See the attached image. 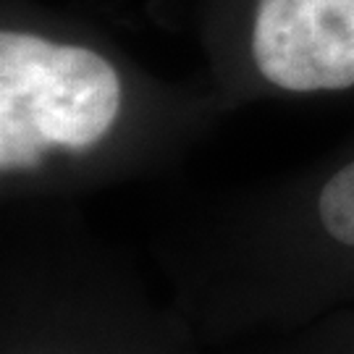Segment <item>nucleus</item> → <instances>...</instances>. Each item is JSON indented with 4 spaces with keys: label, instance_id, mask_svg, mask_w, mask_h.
Wrapping results in <instances>:
<instances>
[{
    "label": "nucleus",
    "instance_id": "7ed1b4c3",
    "mask_svg": "<svg viewBox=\"0 0 354 354\" xmlns=\"http://www.w3.org/2000/svg\"><path fill=\"white\" fill-rule=\"evenodd\" d=\"M315 218L320 231L333 244L354 252V160L323 184L315 203Z\"/></svg>",
    "mask_w": 354,
    "mask_h": 354
},
{
    "label": "nucleus",
    "instance_id": "f03ea898",
    "mask_svg": "<svg viewBox=\"0 0 354 354\" xmlns=\"http://www.w3.org/2000/svg\"><path fill=\"white\" fill-rule=\"evenodd\" d=\"M257 71L289 92L354 84V0H260L252 29Z\"/></svg>",
    "mask_w": 354,
    "mask_h": 354
},
{
    "label": "nucleus",
    "instance_id": "f257e3e1",
    "mask_svg": "<svg viewBox=\"0 0 354 354\" xmlns=\"http://www.w3.org/2000/svg\"><path fill=\"white\" fill-rule=\"evenodd\" d=\"M121 79L95 50L37 35H0V171L19 174L53 150L84 152L113 129Z\"/></svg>",
    "mask_w": 354,
    "mask_h": 354
}]
</instances>
